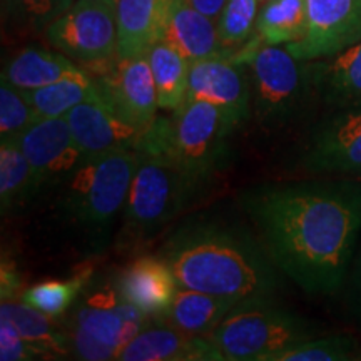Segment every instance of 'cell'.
<instances>
[{
	"mask_svg": "<svg viewBox=\"0 0 361 361\" xmlns=\"http://www.w3.org/2000/svg\"><path fill=\"white\" fill-rule=\"evenodd\" d=\"M271 261L308 295H335L346 284L361 236V179L259 184L239 196Z\"/></svg>",
	"mask_w": 361,
	"mask_h": 361,
	"instance_id": "6da1fadb",
	"label": "cell"
},
{
	"mask_svg": "<svg viewBox=\"0 0 361 361\" xmlns=\"http://www.w3.org/2000/svg\"><path fill=\"white\" fill-rule=\"evenodd\" d=\"M166 261L180 288L229 300L274 298L281 271L246 226L223 218L184 221L156 252Z\"/></svg>",
	"mask_w": 361,
	"mask_h": 361,
	"instance_id": "7a4b0ae2",
	"label": "cell"
},
{
	"mask_svg": "<svg viewBox=\"0 0 361 361\" xmlns=\"http://www.w3.org/2000/svg\"><path fill=\"white\" fill-rule=\"evenodd\" d=\"M137 161L135 149L85 156L59 186L57 211L84 238L89 251H104L111 241L117 219L123 218Z\"/></svg>",
	"mask_w": 361,
	"mask_h": 361,
	"instance_id": "3957f363",
	"label": "cell"
},
{
	"mask_svg": "<svg viewBox=\"0 0 361 361\" xmlns=\"http://www.w3.org/2000/svg\"><path fill=\"white\" fill-rule=\"evenodd\" d=\"M238 126L214 104L186 97L171 116L144 130L135 151L164 157L184 173L207 183L229 157V139Z\"/></svg>",
	"mask_w": 361,
	"mask_h": 361,
	"instance_id": "277c9868",
	"label": "cell"
},
{
	"mask_svg": "<svg viewBox=\"0 0 361 361\" xmlns=\"http://www.w3.org/2000/svg\"><path fill=\"white\" fill-rule=\"evenodd\" d=\"M137 154V169L116 238L117 251L124 255L142 250L206 186L164 157L139 151Z\"/></svg>",
	"mask_w": 361,
	"mask_h": 361,
	"instance_id": "5b68a950",
	"label": "cell"
},
{
	"mask_svg": "<svg viewBox=\"0 0 361 361\" xmlns=\"http://www.w3.org/2000/svg\"><path fill=\"white\" fill-rule=\"evenodd\" d=\"M247 66L251 79V119L266 133L290 128L316 106L306 61L293 56L286 45L252 39L234 54Z\"/></svg>",
	"mask_w": 361,
	"mask_h": 361,
	"instance_id": "8992f818",
	"label": "cell"
},
{
	"mask_svg": "<svg viewBox=\"0 0 361 361\" xmlns=\"http://www.w3.org/2000/svg\"><path fill=\"white\" fill-rule=\"evenodd\" d=\"M314 336L318 329L313 323L274 305L273 298L241 301L209 335L229 361H274Z\"/></svg>",
	"mask_w": 361,
	"mask_h": 361,
	"instance_id": "52a82bcc",
	"label": "cell"
},
{
	"mask_svg": "<svg viewBox=\"0 0 361 361\" xmlns=\"http://www.w3.org/2000/svg\"><path fill=\"white\" fill-rule=\"evenodd\" d=\"M45 39L87 74L109 69L119 59L116 4L75 0L69 11L45 29Z\"/></svg>",
	"mask_w": 361,
	"mask_h": 361,
	"instance_id": "ba28073f",
	"label": "cell"
},
{
	"mask_svg": "<svg viewBox=\"0 0 361 361\" xmlns=\"http://www.w3.org/2000/svg\"><path fill=\"white\" fill-rule=\"evenodd\" d=\"M300 169L313 176L361 179V102L328 111L311 129Z\"/></svg>",
	"mask_w": 361,
	"mask_h": 361,
	"instance_id": "9c48e42d",
	"label": "cell"
},
{
	"mask_svg": "<svg viewBox=\"0 0 361 361\" xmlns=\"http://www.w3.org/2000/svg\"><path fill=\"white\" fill-rule=\"evenodd\" d=\"M154 319L129 303L117 290L116 281L90 283L84 288L64 323L82 329L94 340L117 350V355L141 329Z\"/></svg>",
	"mask_w": 361,
	"mask_h": 361,
	"instance_id": "30bf717a",
	"label": "cell"
},
{
	"mask_svg": "<svg viewBox=\"0 0 361 361\" xmlns=\"http://www.w3.org/2000/svg\"><path fill=\"white\" fill-rule=\"evenodd\" d=\"M99 96L130 128L144 133L157 119V92L147 54L117 59L109 69L89 74Z\"/></svg>",
	"mask_w": 361,
	"mask_h": 361,
	"instance_id": "8fae6325",
	"label": "cell"
},
{
	"mask_svg": "<svg viewBox=\"0 0 361 361\" xmlns=\"http://www.w3.org/2000/svg\"><path fill=\"white\" fill-rule=\"evenodd\" d=\"M214 104L234 124L251 121V79L247 66L234 54L192 62L188 96Z\"/></svg>",
	"mask_w": 361,
	"mask_h": 361,
	"instance_id": "7c38bea8",
	"label": "cell"
},
{
	"mask_svg": "<svg viewBox=\"0 0 361 361\" xmlns=\"http://www.w3.org/2000/svg\"><path fill=\"white\" fill-rule=\"evenodd\" d=\"M308 24L303 39L288 44L300 61H316L361 40V0H306Z\"/></svg>",
	"mask_w": 361,
	"mask_h": 361,
	"instance_id": "4fadbf2b",
	"label": "cell"
},
{
	"mask_svg": "<svg viewBox=\"0 0 361 361\" xmlns=\"http://www.w3.org/2000/svg\"><path fill=\"white\" fill-rule=\"evenodd\" d=\"M42 191L61 186L82 162L84 152L75 142L64 117H42L17 139Z\"/></svg>",
	"mask_w": 361,
	"mask_h": 361,
	"instance_id": "5bb4252c",
	"label": "cell"
},
{
	"mask_svg": "<svg viewBox=\"0 0 361 361\" xmlns=\"http://www.w3.org/2000/svg\"><path fill=\"white\" fill-rule=\"evenodd\" d=\"M121 361H219L224 356L209 336L180 331L171 324L152 322L117 355Z\"/></svg>",
	"mask_w": 361,
	"mask_h": 361,
	"instance_id": "9a60e30c",
	"label": "cell"
},
{
	"mask_svg": "<svg viewBox=\"0 0 361 361\" xmlns=\"http://www.w3.org/2000/svg\"><path fill=\"white\" fill-rule=\"evenodd\" d=\"M66 119L84 156L135 149L141 137V133L119 119L99 94L72 107Z\"/></svg>",
	"mask_w": 361,
	"mask_h": 361,
	"instance_id": "2e32d148",
	"label": "cell"
},
{
	"mask_svg": "<svg viewBox=\"0 0 361 361\" xmlns=\"http://www.w3.org/2000/svg\"><path fill=\"white\" fill-rule=\"evenodd\" d=\"M306 67L316 106L328 112L361 102V40Z\"/></svg>",
	"mask_w": 361,
	"mask_h": 361,
	"instance_id": "e0dca14e",
	"label": "cell"
},
{
	"mask_svg": "<svg viewBox=\"0 0 361 361\" xmlns=\"http://www.w3.org/2000/svg\"><path fill=\"white\" fill-rule=\"evenodd\" d=\"M114 281L121 295L152 319L166 313L179 290L173 271L157 255L130 261Z\"/></svg>",
	"mask_w": 361,
	"mask_h": 361,
	"instance_id": "ac0fdd59",
	"label": "cell"
},
{
	"mask_svg": "<svg viewBox=\"0 0 361 361\" xmlns=\"http://www.w3.org/2000/svg\"><path fill=\"white\" fill-rule=\"evenodd\" d=\"M174 0H117L119 59L147 54L164 37Z\"/></svg>",
	"mask_w": 361,
	"mask_h": 361,
	"instance_id": "d6986e66",
	"label": "cell"
},
{
	"mask_svg": "<svg viewBox=\"0 0 361 361\" xmlns=\"http://www.w3.org/2000/svg\"><path fill=\"white\" fill-rule=\"evenodd\" d=\"M162 40L178 49L191 64L229 54L221 45L218 22L197 11L189 0H174Z\"/></svg>",
	"mask_w": 361,
	"mask_h": 361,
	"instance_id": "ffe728a7",
	"label": "cell"
},
{
	"mask_svg": "<svg viewBox=\"0 0 361 361\" xmlns=\"http://www.w3.org/2000/svg\"><path fill=\"white\" fill-rule=\"evenodd\" d=\"M82 74H85L82 67L57 49L25 47L8 59L2 79L22 90H34Z\"/></svg>",
	"mask_w": 361,
	"mask_h": 361,
	"instance_id": "44dd1931",
	"label": "cell"
},
{
	"mask_svg": "<svg viewBox=\"0 0 361 361\" xmlns=\"http://www.w3.org/2000/svg\"><path fill=\"white\" fill-rule=\"evenodd\" d=\"M236 305L238 301L229 298L179 286L173 303L156 322L192 335L209 336Z\"/></svg>",
	"mask_w": 361,
	"mask_h": 361,
	"instance_id": "7402d4cb",
	"label": "cell"
},
{
	"mask_svg": "<svg viewBox=\"0 0 361 361\" xmlns=\"http://www.w3.org/2000/svg\"><path fill=\"white\" fill-rule=\"evenodd\" d=\"M0 318L7 319L19 331V335L42 351L47 360L64 358L66 355H71L62 323L24 301L2 300Z\"/></svg>",
	"mask_w": 361,
	"mask_h": 361,
	"instance_id": "603a6c76",
	"label": "cell"
},
{
	"mask_svg": "<svg viewBox=\"0 0 361 361\" xmlns=\"http://www.w3.org/2000/svg\"><path fill=\"white\" fill-rule=\"evenodd\" d=\"M42 192L37 176L17 141L0 142V207L2 216L20 211Z\"/></svg>",
	"mask_w": 361,
	"mask_h": 361,
	"instance_id": "cb8c5ba5",
	"label": "cell"
},
{
	"mask_svg": "<svg viewBox=\"0 0 361 361\" xmlns=\"http://www.w3.org/2000/svg\"><path fill=\"white\" fill-rule=\"evenodd\" d=\"M147 61L154 79L159 109L176 111L188 96L191 62L166 40H159L149 49Z\"/></svg>",
	"mask_w": 361,
	"mask_h": 361,
	"instance_id": "d4e9b609",
	"label": "cell"
},
{
	"mask_svg": "<svg viewBox=\"0 0 361 361\" xmlns=\"http://www.w3.org/2000/svg\"><path fill=\"white\" fill-rule=\"evenodd\" d=\"M306 24V0H268L259 8L255 37L263 44L288 45L303 39Z\"/></svg>",
	"mask_w": 361,
	"mask_h": 361,
	"instance_id": "484cf974",
	"label": "cell"
},
{
	"mask_svg": "<svg viewBox=\"0 0 361 361\" xmlns=\"http://www.w3.org/2000/svg\"><path fill=\"white\" fill-rule=\"evenodd\" d=\"M99 90L94 79L85 72L82 75L67 78L45 87L27 90L30 104L40 119L42 117H64L72 107L97 96Z\"/></svg>",
	"mask_w": 361,
	"mask_h": 361,
	"instance_id": "4316f807",
	"label": "cell"
},
{
	"mask_svg": "<svg viewBox=\"0 0 361 361\" xmlns=\"http://www.w3.org/2000/svg\"><path fill=\"white\" fill-rule=\"evenodd\" d=\"M90 279H92V269L85 268L69 279H51V281L34 284L32 288L22 293V301L54 319H61L78 301Z\"/></svg>",
	"mask_w": 361,
	"mask_h": 361,
	"instance_id": "83f0119b",
	"label": "cell"
},
{
	"mask_svg": "<svg viewBox=\"0 0 361 361\" xmlns=\"http://www.w3.org/2000/svg\"><path fill=\"white\" fill-rule=\"evenodd\" d=\"M259 0H228L218 19L221 45L226 52L236 54L255 39Z\"/></svg>",
	"mask_w": 361,
	"mask_h": 361,
	"instance_id": "f1b7e54d",
	"label": "cell"
},
{
	"mask_svg": "<svg viewBox=\"0 0 361 361\" xmlns=\"http://www.w3.org/2000/svg\"><path fill=\"white\" fill-rule=\"evenodd\" d=\"M40 119L22 90L2 79L0 82V142L17 141L20 134Z\"/></svg>",
	"mask_w": 361,
	"mask_h": 361,
	"instance_id": "f546056e",
	"label": "cell"
},
{
	"mask_svg": "<svg viewBox=\"0 0 361 361\" xmlns=\"http://www.w3.org/2000/svg\"><path fill=\"white\" fill-rule=\"evenodd\" d=\"M358 341L353 336H314L279 353L274 361H346L356 358Z\"/></svg>",
	"mask_w": 361,
	"mask_h": 361,
	"instance_id": "4dcf8cb0",
	"label": "cell"
},
{
	"mask_svg": "<svg viewBox=\"0 0 361 361\" xmlns=\"http://www.w3.org/2000/svg\"><path fill=\"white\" fill-rule=\"evenodd\" d=\"M74 2L75 0H2V6L13 20L35 32H45Z\"/></svg>",
	"mask_w": 361,
	"mask_h": 361,
	"instance_id": "1f68e13d",
	"label": "cell"
},
{
	"mask_svg": "<svg viewBox=\"0 0 361 361\" xmlns=\"http://www.w3.org/2000/svg\"><path fill=\"white\" fill-rule=\"evenodd\" d=\"M62 328H64L67 335V343H69V353L78 360L84 361H107V360H117V350L111 348V346L104 345V343L94 340L82 329L72 326L69 323L62 322Z\"/></svg>",
	"mask_w": 361,
	"mask_h": 361,
	"instance_id": "d6a6232c",
	"label": "cell"
},
{
	"mask_svg": "<svg viewBox=\"0 0 361 361\" xmlns=\"http://www.w3.org/2000/svg\"><path fill=\"white\" fill-rule=\"evenodd\" d=\"M0 360L2 361H30L47 360L42 351L30 345L19 335L7 319L0 318Z\"/></svg>",
	"mask_w": 361,
	"mask_h": 361,
	"instance_id": "836d02e7",
	"label": "cell"
},
{
	"mask_svg": "<svg viewBox=\"0 0 361 361\" xmlns=\"http://www.w3.org/2000/svg\"><path fill=\"white\" fill-rule=\"evenodd\" d=\"M0 293H2V300H17L20 298L22 291V281L20 274L17 271L16 264L11 259H2V269H0Z\"/></svg>",
	"mask_w": 361,
	"mask_h": 361,
	"instance_id": "e575fe53",
	"label": "cell"
},
{
	"mask_svg": "<svg viewBox=\"0 0 361 361\" xmlns=\"http://www.w3.org/2000/svg\"><path fill=\"white\" fill-rule=\"evenodd\" d=\"M345 286H348V301L351 310L361 318V245L358 247V252L355 255Z\"/></svg>",
	"mask_w": 361,
	"mask_h": 361,
	"instance_id": "d590c367",
	"label": "cell"
},
{
	"mask_svg": "<svg viewBox=\"0 0 361 361\" xmlns=\"http://www.w3.org/2000/svg\"><path fill=\"white\" fill-rule=\"evenodd\" d=\"M189 2H191L197 11L209 17V19L218 22L221 12H223L228 0H189Z\"/></svg>",
	"mask_w": 361,
	"mask_h": 361,
	"instance_id": "8d00e7d4",
	"label": "cell"
},
{
	"mask_svg": "<svg viewBox=\"0 0 361 361\" xmlns=\"http://www.w3.org/2000/svg\"><path fill=\"white\" fill-rule=\"evenodd\" d=\"M109 2H112V4H117V0H109Z\"/></svg>",
	"mask_w": 361,
	"mask_h": 361,
	"instance_id": "74e56055",
	"label": "cell"
},
{
	"mask_svg": "<svg viewBox=\"0 0 361 361\" xmlns=\"http://www.w3.org/2000/svg\"><path fill=\"white\" fill-rule=\"evenodd\" d=\"M259 2H261V4H264V2H268V0H259Z\"/></svg>",
	"mask_w": 361,
	"mask_h": 361,
	"instance_id": "f35d334b",
	"label": "cell"
}]
</instances>
